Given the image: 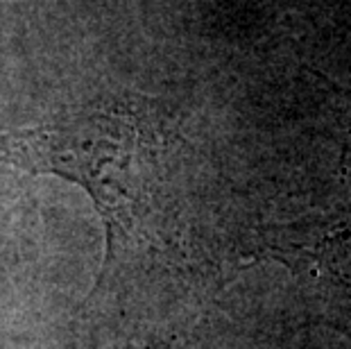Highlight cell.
I'll return each instance as SVG.
<instances>
[{
  "label": "cell",
  "instance_id": "cell-1",
  "mask_svg": "<svg viewBox=\"0 0 351 349\" xmlns=\"http://www.w3.org/2000/svg\"><path fill=\"white\" fill-rule=\"evenodd\" d=\"M107 145L109 136L100 123H80L39 136L23 152L32 166L73 177L93 193L107 220L111 245L118 227L130 232L136 206L145 200V180L134 175L132 152L121 147V141L114 150Z\"/></svg>",
  "mask_w": 351,
  "mask_h": 349
}]
</instances>
